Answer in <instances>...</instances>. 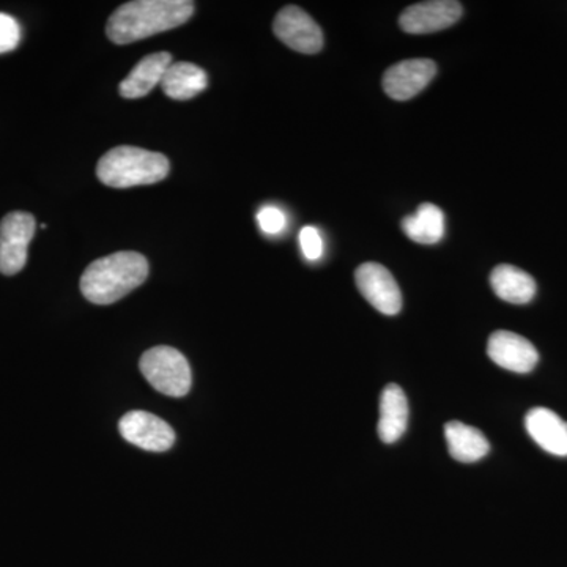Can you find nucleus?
<instances>
[{"instance_id": "obj_20", "label": "nucleus", "mask_w": 567, "mask_h": 567, "mask_svg": "<svg viewBox=\"0 0 567 567\" xmlns=\"http://www.w3.org/2000/svg\"><path fill=\"white\" fill-rule=\"evenodd\" d=\"M21 41V25L9 14L0 13V54L17 50Z\"/></svg>"}, {"instance_id": "obj_5", "label": "nucleus", "mask_w": 567, "mask_h": 567, "mask_svg": "<svg viewBox=\"0 0 567 567\" xmlns=\"http://www.w3.org/2000/svg\"><path fill=\"white\" fill-rule=\"evenodd\" d=\"M37 221L28 212H11L0 223V274H20L28 264V249Z\"/></svg>"}, {"instance_id": "obj_9", "label": "nucleus", "mask_w": 567, "mask_h": 567, "mask_svg": "<svg viewBox=\"0 0 567 567\" xmlns=\"http://www.w3.org/2000/svg\"><path fill=\"white\" fill-rule=\"evenodd\" d=\"M464 9L454 0H431L415 3L399 18V24L406 33H434L445 31L461 20Z\"/></svg>"}, {"instance_id": "obj_8", "label": "nucleus", "mask_w": 567, "mask_h": 567, "mask_svg": "<svg viewBox=\"0 0 567 567\" xmlns=\"http://www.w3.org/2000/svg\"><path fill=\"white\" fill-rule=\"evenodd\" d=\"M358 289L377 311L395 316L402 309V293L394 276L383 265L368 262L358 267L354 274Z\"/></svg>"}, {"instance_id": "obj_19", "label": "nucleus", "mask_w": 567, "mask_h": 567, "mask_svg": "<svg viewBox=\"0 0 567 567\" xmlns=\"http://www.w3.org/2000/svg\"><path fill=\"white\" fill-rule=\"evenodd\" d=\"M257 224H259L264 234L279 235L286 230L287 216L281 208L268 205V207H262L257 213Z\"/></svg>"}, {"instance_id": "obj_2", "label": "nucleus", "mask_w": 567, "mask_h": 567, "mask_svg": "<svg viewBox=\"0 0 567 567\" xmlns=\"http://www.w3.org/2000/svg\"><path fill=\"white\" fill-rule=\"evenodd\" d=\"M147 278L148 262L142 254L115 252L85 268L81 292L93 305H112L142 286Z\"/></svg>"}, {"instance_id": "obj_12", "label": "nucleus", "mask_w": 567, "mask_h": 567, "mask_svg": "<svg viewBox=\"0 0 567 567\" xmlns=\"http://www.w3.org/2000/svg\"><path fill=\"white\" fill-rule=\"evenodd\" d=\"M525 427L533 440L547 453L567 457V423L551 410L537 406L525 416Z\"/></svg>"}, {"instance_id": "obj_7", "label": "nucleus", "mask_w": 567, "mask_h": 567, "mask_svg": "<svg viewBox=\"0 0 567 567\" xmlns=\"http://www.w3.org/2000/svg\"><path fill=\"white\" fill-rule=\"evenodd\" d=\"M118 431L126 442L152 453H163L175 443L174 429L162 417L142 410L126 413L118 423Z\"/></svg>"}, {"instance_id": "obj_10", "label": "nucleus", "mask_w": 567, "mask_h": 567, "mask_svg": "<svg viewBox=\"0 0 567 567\" xmlns=\"http://www.w3.org/2000/svg\"><path fill=\"white\" fill-rule=\"evenodd\" d=\"M436 74L434 61L429 59H409L395 63L383 74V91L398 102L413 99L424 91Z\"/></svg>"}, {"instance_id": "obj_6", "label": "nucleus", "mask_w": 567, "mask_h": 567, "mask_svg": "<svg viewBox=\"0 0 567 567\" xmlns=\"http://www.w3.org/2000/svg\"><path fill=\"white\" fill-rule=\"evenodd\" d=\"M275 35L290 50L317 54L323 48L322 29L298 7H284L275 18Z\"/></svg>"}, {"instance_id": "obj_1", "label": "nucleus", "mask_w": 567, "mask_h": 567, "mask_svg": "<svg viewBox=\"0 0 567 567\" xmlns=\"http://www.w3.org/2000/svg\"><path fill=\"white\" fill-rule=\"evenodd\" d=\"M193 13L194 3L188 0H136L111 14L106 32L112 43L130 44L178 28Z\"/></svg>"}, {"instance_id": "obj_15", "label": "nucleus", "mask_w": 567, "mask_h": 567, "mask_svg": "<svg viewBox=\"0 0 567 567\" xmlns=\"http://www.w3.org/2000/svg\"><path fill=\"white\" fill-rule=\"evenodd\" d=\"M447 450L451 457L464 464H473L487 456L491 451V443L486 435L472 425L451 421L445 425Z\"/></svg>"}, {"instance_id": "obj_13", "label": "nucleus", "mask_w": 567, "mask_h": 567, "mask_svg": "<svg viewBox=\"0 0 567 567\" xmlns=\"http://www.w3.org/2000/svg\"><path fill=\"white\" fill-rule=\"evenodd\" d=\"M173 63V55L169 52H156L142 59L132 73L121 82V95L128 100L148 95L156 85L162 84L164 74Z\"/></svg>"}, {"instance_id": "obj_21", "label": "nucleus", "mask_w": 567, "mask_h": 567, "mask_svg": "<svg viewBox=\"0 0 567 567\" xmlns=\"http://www.w3.org/2000/svg\"><path fill=\"white\" fill-rule=\"evenodd\" d=\"M300 246L309 262H316L323 256V240L315 226H306L301 229Z\"/></svg>"}, {"instance_id": "obj_3", "label": "nucleus", "mask_w": 567, "mask_h": 567, "mask_svg": "<svg viewBox=\"0 0 567 567\" xmlns=\"http://www.w3.org/2000/svg\"><path fill=\"white\" fill-rule=\"evenodd\" d=\"M169 169V159L162 153L121 145L100 158L96 175L111 188H133L164 181Z\"/></svg>"}, {"instance_id": "obj_4", "label": "nucleus", "mask_w": 567, "mask_h": 567, "mask_svg": "<svg viewBox=\"0 0 567 567\" xmlns=\"http://www.w3.org/2000/svg\"><path fill=\"white\" fill-rule=\"evenodd\" d=\"M141 372L156 391L183 398L192 390V368L185 354L167 346L153 347L142 354Z\"/></svg>"}, {"instance_id": "obj_14", "label": "nucleus", "mask_w": 567, "mask_h": 567, "mask_svg": "<svg viewBox=\"0 0 567 567\" xmlns=\"http://www.w3.org/2000/svg\"><path fill=\"white\" fill-rule=\"evenodd\" d=\"M409 423V401L401 386L390 383L380 398V420L377 425L380 440L383 443L398 442L405 434Z\"/></svg>"}, {"instance_id": "obj_16", "label": "nucleus", "mask_w": 567, "mask_h": 567, "mask_svg": "<svg viewBox=\"0 0 567 567\" xmlns=\"http://www.w3.org/2000/svg\"><path fill=\"white\" fill-rule=\"evenodd\" d=\"M491 286L496 297L513 305H527L536 295L533 276L513 265H498L492 271Z\"/></svg>"}, {"instance_id": "obj_18", "label": "nucleus", "mask_w": 567, "mask_h": 567, "mask_svg": "<svg viewBox=\"0 0 567 567\" xmlns=\"http://www.w3.org/2000/svg\"><path fill=\"white\" fill-rule=\"evenodd\" d=\"M406 237L420 245H436L445 235V215L434 204H423L402 221Z\"/></svg>"}, {"instance_id": "obj_17", "label": "nucleus", "mask_w": 567, "mask_h": 567, "mask_svg": "<svg viewBox=\"0 0 567 567\" xmlns=\"http://www.w3.org/2000/svg\"><path fill=\"white\" fill-rule=\"evenodd\" d=\"M207 73L200 66L189 62H175L167 69L162 87L169 99L185 102L199 95L207 89Z\"/></svg>"}, {"instance_id": "obj_11", "label": "nucleus", "mask_w": 567, "mask_h": 567, "mask_svg": "<svg viewBox=\"0 0 567 567\" xmlns=\"http://www.w3.org/2000/svg\"><path fill=\"white\" fill-rule=\"evenodd\" d=\"M487 354L495 364L516 374H528L536 368L539 353L524 336L495 331L488 338Z\"/></svg>"}]
</instances>
